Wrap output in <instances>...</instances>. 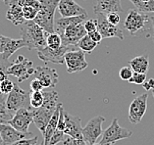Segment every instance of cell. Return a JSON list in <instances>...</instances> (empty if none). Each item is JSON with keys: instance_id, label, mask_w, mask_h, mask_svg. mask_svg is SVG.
Listing matches in <instances>:
<instances>
[{"instance_id": "2", "label": "cell", "mask_w": 154, "mask_h": 145, "mask_svg": "<svg viewBox=\"0 0 154 145\" xmlns=\"http://www.w3.org/2000/svg\"><path fill=\"white\" fill-rule=\"evenodd\" d=\"M21 38L29 50H39L46 46V33L33 20L25 21L20 25Z\"/></svg>"}, {"instance_id": "9", "label": "cell", "mask_w": 154, "mask_h": 145, "mask_svg": "<svg viewBox=\"0 0 154 145\" xmlns=\"http://www.w3.org/2000/svg\"><path fill=\"white\" fill-rule=\"evenodd\" d=\"M104 122L105 118L103 116H96L91 119L85 126L82 128V138L88 145L96 143L102 135V124Z\"/></svg>"}, {"instance_id": "21", "label": "cell", "mask_w": 154, "mask_h": 145, "mask_svg": "<svg viewBox=\"0 0 154 145\" xmlns=\"http://www.w3.org/2000/svg\"><path fill=\"white\" fill-rule=\"evenodd\" d=\"M6 19L15 26H20L26 21L23 14V7L11 4L6 12Z\"/></svg>"}, {"instance_id": "18", "label": "cell", "mask_w": 154, "mask_h": 145, "mask_svg": "<svg viewBox=\"0 0 154 145\" xmlns=\"http://www.w3.org/2000/svg\"><path fill=\"white\" fill-rule=\"evenodd\" d=\"M27 135H29L28 133H23L17 131L12 125L0 122V137L2 138L4 145H10L20 139L26 138Z\"/></svg>"}, {"instance_id": "34", "label": "cell", "mask_w": 154, "mask_h": 145, "mask_svg": "<svg viewBox=\"0 0 154 145\" xmlns=\"http://www.w3.org/2000/svg\"><path fill=\"white\" fill-rule=\"evenodd\" d=\"M63 145H88L84 140V138H74L69 135L65 136V138L62 141Z\"/></svg>"}, {"instance_id": "44", "label": "cell", "mask_w": 154, "mask_h": 145, "mask_svg": "<svg viewBox=\"0 0 154 145\" xmlns=\"http://www.w3.org/2000/svg\"><path fill=\"white\" fill-rule=\"evenodd\" d=\"M10 38H7V36L4 35H0V53H3L4 51L5 47H6V44L8 42Z\"/></svg>"}, {"instance_id": "33", "label": "cell", "mask_w": 154, "mask_h": 145, "mask_svg": "<svg viewBox=\"0 0 154 145\" xmlns=\"http://www.w3.org/2000/svg\"><path fill=\"white\" fill-rule=\"evenodd\" d=\"M14 83L9 79L3 80L2 83H0V92L3 94H9L14 88Z\"/></svg>"}, {"instance_id": "41", "label": "cell", "mask_w": 154, "mask_h": 145, "mask_svg": "<svg viewBox=\"0 0 154 145\" xmlns=\"http://www.w3.org/2000/svg\"><path fill=\"white\" fill-rule=\"evenodd\" d=\"M43 88L44 87L42 86V84H41V83L37 79L32 80V83H31V90L32 91H42Z\"/></svg>"}, {"instance_id": "36", "label": "cell", "mask_w": 154, "mask_h": 145, "mask_svg": "<svg viewBox=\"0 0 154 145\" xmlns=\"http://www.w3.org/2000/svg\"><path fill=\"white\" fill-rule=\"evenodd\" d=\"M106 19L110 24L118 26L120 21H121V17H120L119 13H117V12H111L106 15Z\"/></svg>"}, {"instance_id": "5", "label": "cell", "mask_w": 154, "mask_h": 145, "mask_svg": "<svg viewBox=\"0 0 154 145\" xmlns=\"http://www.w3.org/2000/svg\"><path fill=\"white\" fill-rule=\"evenodd\" d=\"M32 65L33 63L32 61H29V59L25 58L22 55H19L18 58L13 61L12 65L7 70V74L16 77L19 83H23L35 73Z\"/></svg>"}, {"instance_id": "3", "label": "cell", "mask_w": 154, "mask_h": 145, "mask_svg": "<svg viewBox=\"0 0 154 145\" xmlns=\"http://www.w3.org/2000/svg\"><path fill=\"white\" fill-rule=\"evenodd\" d=\"M151 25H153V17L137 9L130 10L124 22V28L131 35H137L138 32L151 31Z\"/></svg>"}, {"instance_id": "37", "label": "cell", "mask_w": 154, "mask_h": 145, "mask_svg": "<svg viewBox=\"0 0 154 145\" xmlns=\"http://www.w3.org/2000/svg\"><path fill=\"white\" fill-rule=\"evenodd\" d=\"M84 27L85 29V31L88 33L92 32L97 29V25H96V21L95 19H91L88 21L84 22Z\"/></svg>"}, {"instance_id": "6", "label": "cell", "mask_w": 154, "mask_h": 145, "mask_svg": "<svg viewBox=\"0 0 154 145\" xmlns=\"http://www.w3.org/2000/svg\"><path fill=\"white\" fill-rule=\"evenodd\" d=\"M29 94H31L29 92L24 90L18 84H15L13 90L9 94H7L5 101L7 109L15 114V112L22 107H31Z\"/></svg>"}, {"instance_id": "43", "label": "cell", "mask_w": 154, "mask_h": 145, "mask_svg": "<svg viewBox=\"0 0 154 145\" xmlns=\"http://www.w3.org/2000/svg\"><path fill=\"white\" fill-rule=\"evenodd\" d=\"M142 86L145 89V90H152L154 88V79H150L148 80H145L143 83H142Z\"/></svg>"}, {"instance_id": "16", "label": "cell", "mask_w": 154, "mask_h": 145, "mask_svg": "<svg viewBox=\"0 0 154 145\" xmlns=\"http://www.w3.org/2000/svg\"><path fill=\"white\" fill-rule=\"evenodd\" d=\"M57 9L62 17H73L81 15L88 16L86 10L79 5L75 0H60Z\"/></svg>"}, {"instance_id": "1", "label": "cell", "mask_w": 154, "mask_h": 145, "mask_svg": "<svg viewBox=\"0 0 154 145\" xmlns=\"http://www.w3.org/2000/svg\"><path fill=\"white\" fill-rule=\"evenodd\" d=\"M44 96L43 104L37 109H33V122L40 132L44 133L46 126L53 115L58 104V92L55 90L42 91Z\"/></svg>"}, {"instance_id": "25", "label": "cell", "mask_w": 154, "mask_h": 145, "mask_svg": "<svg viewBox=\"0 0 154 145\" xmlns=\"http://www.w3.org/2000/svg\"><path fill=\"white\" fill-rule=\"evenodd\" d=\"M97 45H98V43L93 41V40L89 38V35L88 33H86L77 44V46L80 48L81 50L84 51L85 53H91V52L97 47Z\"/></svg>"}, {"instance_id": "27", "label": "cell", "mask_w": 154, "mask_h": 145, "mask_svg": "<svg viewBox=\"0 0 154 145\" xmlns=\"http://www.w3.org/2000/svg\"><path fill=\"white\" fill-rule=\"evenodd\" d=\"M44 96L42 91H32L29 94V105L32 109H37L43 104Z\"/></svg>"}, {"instance_id": "45", "label": "cell", "mask_w": 154, "mask_h": 145, "mask_svg": "<svg viewBox=\"0 0 154 145\" xmlns=\"http://www.w3.org/2000/svg\"><path fill=\"white\" fill-rule=\"evenodd\" d=\"M8 79V74L4 71H0V83H2L3 80Z\"/></svg>"}, {"instance_id": "4", "label": "cell", "mask_w": 154, "mask_h": 145, "mask_svg": "<svg viewBox=\"0 0 154 145\" xmlns=\"http://www.w3.org/2000/svg\"><path fill=\"white\" fill-rule=\"evenodd\" d=\"M60 0H39L40 9L33 21L47 33L54 32V16Z\"/></svg>"}, {"instance_id": "12", "label": "cell", "mask_w": 154, "mask_h": 145, "mask_svg": "<svg viewBox=\"0 0 154 145\" xmlns=\"http://www.w3.org/2000/svg\"><path fill=\"white\" fill-rule=\"evenodd\" d=\"M69 47L70 46L64 45V44H62L58 48H50L48 46H45L39 50H37V56H38L39 60L44 63L51 62L54 63V64L61 65L63 63H65L64 56H65L66 52L70 50Z\"/></svg>"}, {"instance_id": "32", "label": "cell", "mask_w": 154, "mask_h": 145, "mask_svg": "<svg viewBox=\"0 0 154 145\" xmlns=\"http://www.w3.org/2000/svg\"><path fill=\"white\" fill-rule=\"evenodd\" d=\"M65 132L64 131H58V129H56V131L54 132V134L51 136V138L49 140V142H48L47 145H56L60 142H62L65 138Z\"/></svg>"}, {"instance_id": "19", "label": "cell", "mask_w": 154, "mask_h": 145, "mask_svg": "<svg viewBox=\"0 0 154 145\" xmlns=\"http://www.w3.org/2000/svg\"><path fill=\"white\" fill-rule=\"evenodd\" d=\"M94 14H104L107 15L111 12L122 13L124 10L121 5V0H96L93 5Z\"/></svg>"}, {"instance_id": "26", "label": "cell", "mask_w": 154, "mask_h": 145, "mask_svg": "<svg viewBox=\"0 0 154 145\" xmlns=\"http://www.w3.org/2000/svg\"><path fill=\"white\" fill-rule=\"evenodd\" d=\"M134 7L144 13H154V0H130Z\"/></svg>"}, {"instance_id": "48", "label": "cell", "mask_w": 154, "mask_h": 145, "mask_svg": "<svg viewBox=\"0 0 154 145\" xmlns=\"http://www.w3.org/2000/svg\"><path fill=\"white\" fill-rule=\"evenodd\" d=\"M152 93H153V97H154V88L152 89Z\"/></svg>"}, {"instance_id": "42", "label": "cell", "mask_w": 154, "mask_h": 145, "mask_svg": "<svg viewBox=\"0 0 154 145\" xmlns=\"http://www.w3.org/2000/svg\"><path fill=\"white\" fill-rule=\"evenodd\" d=\"M88 35H89V38H91L93 41H95V42H97V43H100L101 42V40L103 39V38H102V35H101V33L97 31H94V32H89V33H88Z\"/></svg>"}, {"instance_id": "22", "label": "cell", "mask_w": 154, "mask_h": 145, "mask_svg": "<svg viewBox=\"0 0 154 145\" xmlns=\"http://www.w3.org/2000/svg\"><path fill=\"white\" fill-rule=\"evenodd\" d=\"M85 15H81V16H73V17H62L60 19L55 21V29L56 32L60 33L65 28H67L68 26L75 25V24H80L84 23L86 20Z\"/></svg>"}, {"instance_id": "14", "label": "cell", "mask_w": 154, "mask_h": 145, "mask_svg": "<svg viewBox=\"0 0 154 145\" xmlns=\"http://www.w3.org/2000/svg\"><path fill=\"white\" fill-rule=\"evenodd\" d=\"M95 21L98 31L103 38H117L119 39H124V35L122 29L118 26L110 24L106 19V15L104 14H95Z\"/></svg>"}, {"instance_id": "17", "label": "cell", "mask_w": 154, "mask_h": 145, "mask_svg": "<svg viewBox=\"0 0 154 145\" xmlns=\"http://www.w3.org/2000/svg\"><path fill=\"white\" fill-rule=\"evenodd\" d=\"M81 122L82 119L80 117H75L65 111V134L74 138H82V128Z\"/></svg>"}, {"instance_id": "46", "label": "cell", "mask_w": 154, "mask_h": 145, "mask_svg": "<svg viewBox=\"0 0 154 145\" xmlns=\"http://www.w3.org/2000/svg\"><path fill=\"white\" fill-rule=\"evenodd\" d=\"M91 145H111V144H104V143L99 142V143H94V144H91Z\"/></svg>"}, {"instance_id": "23", "label": "cell", "mask_w": 154, "mask_h": 145, "mask_svg": "<svg viewBox=\"0 0 154 145\" xmlns=\"http://www.w3.org/2000/svg\"><path fill=\"white\" fill-rule=\"evenodd\" d=\"M129 64L134 72L146 74L149 69L148 55H141V56L134 57L129 62Z\"/></svg>"}, {"instance_id": "40", "label": "cell", "mask_w": 154, "mask_h": 145, "mask_svg": "<svg viewBox=\"0 0 154 145\" xmlns=\"http://www.w3.org/2000/svg\"><path fill=\"white\" fill-rule=\"evenodd\" d=\"M36 142H37V137L35 136V137H33V138H29V139H27V138L20 139L10 145H32V144H35Z\"/></svg>"}, {"instance_id": "28", "label": "cell", "mask_w": 154, "mask_h": 145, "mask_svg": "<svg viewBox=\"0 0 154 145\" xmlns=\"http://www.w3.org/2000/svg\"><path fill=\"white\" fill-rule=\"evenodd\" d=\"M62 38L58 32L46 33V46L50 48H58L62 45Z\"/></svg>"}, {"instance_id": "39", "label": "cell", "mask_w": 154, "mask_h": 145, "mask_svg": "<svg viewBox=\"0 0 154 145\" xmlns=\"http://www.w3.org/2000/svg\"><path fill=\"white\" fill-rule=\"evenodd\" d=\"M12 63L13 62L9 61V59H5L3 57L2 53H0V71H4V72L7 73V70L12 65Z\"/></svg>"}, {"instance_id": "30", "label": "cell", "mask_w": 154, "mask_h": 145, "mask_svg": "<svg viewBox=\"0 0 154 145\" xmlns=\"http://www.w3.org/2000/svg\"><path fill=\"white\" fill-rule=\"evenodd\" d=\"M38 13V9H36L33 6H24L23 7V14L26 21H32L36 17Z\"/></svg>"}, {"instance_id": "13", "label": "cell", "mask_w": 154, "mask_h": 145, "mask_svg": "<svg viewBox=\"0 0 154 145\" xmlns=\"http://www.w3.org/2000/svg\"><path fill=\"white\" fill-rule=\"evenodd\" d=\"M148 94L144 93L136 97L129 108V121L134 125L140 124L147 110Z\"/></svg>"}, {"instance_id": "24", "label": "cell", "mask_w": 154, "mask_h": 145, "mask_svg": "<svg viewBox=\"0 0 154 145\" xmlns=\"http://www.w3.org/2000/svg\"><path fill=\"white\" fill-rule=\"evenodd\" d=\"M23 47H27V44L24 41L23 39L20 38V39H13V38H9L8 42L6 44V47L4 51H3V57L5 59H9L10 56L15 53L16 51H18L19 49Z\"/></svg>"}, {"instance_id": "35", "label": "cell", "mask_w": 154, "mask_h": 145, "mask_svg": "<svg viewBox=\"0 0 154 145\" xmlns=\"http://www.w3.org/2000/svg\"><path fill=\"white\" fill-rule=\"evenodd\" d=\"M133 74H134V71H133V69L131 68V66L130 67L125 66V67H123L121 70H120L119 77H120V79H121L122 80L129 81V80L131 77V76H133Z\"/></svg>"}, {"instance_id": "10", "label": "cell", "mask_w": 154, "mask_h": 145, "mask_svg": "<svg viewBox=\"0 0 154 145\" xmlns=\"http://www.w3.org/2000/svg\"><path fill=\"white\" fill-rule=\"evenodd\" d=\"M64 61L69 74L82 72L88 68L85 52L79 48L78 50H68L64 56Z\"/></svg>"}, {"instance_id": "20", "label": "cell", "mask_w": 154, "mask_h": 145, "mask_svg": "<svg viewBox=\"0 0 154 145\" xmlns=\"http://www.w3.org/2000/svg\"><path fill=\"white\" fill-rule=\"evenodd\" d=\"M62 103H58L57 104V107H56V109L54 111L53 115H52V117L50 119L49 122H48V125L46 126V129L45 131L43 133V138H44V141H43V145H47L48 142H49V140L51 138V136L54 134V132L56 131V129H57V125H58V120H59V114H60V109H61L62 107Z\"/></svg>"}, {"instance_id": "51", "label": "cell", "mask_w": 154, "mask_h": 145, "mask_svg": "<svg viewBox=\"0 0 154 145\" xmlns=\"http://www.w3.org/2000/svg\"><path fill=\"white\" fill-rule=\"evenodd\" d=\"M3 1H4V0H3Z\"/></svg>"}, {"instance_id": "49", "label": "cell", "mask_w": 154, "mask_h": 145, "mask_svg": "<svg viewBox=\"0 0 154 145\" xmlns=\"http://www.w3.org/2000/svg\"><path fill=\"white\" fill-rule=\"evenodd\" d=\"M32 145H38V144H37V143H35V144H32Z\"/></svg>"}, {"instance_id": "7", "label": "cell", "mask_w": 154, "mask_h": 145, "mask_svg": "<svg viewBox=\"0 0 154 145\" xmlns=\"http://www.w3.org/2000/svg\"><path fill=\"white\" fill-rule=\"evenodd\" d=\"M32 122H33V110L31 109V107H22L15 112L13 118L7 122V124L12 125L19 131L32 134L29 131Z\"/></svg>"}, {"instance_id": "47", "label": "cell", "mask_w": 154, "mask_h": 145, "mask_svg": "<svg viewBox=\"0 0 154 145\" xmlns=\"http://www.w3.org/2000/svg\"><path fill=\"white\" fill-rule=\"evenodd\" d=\"M0 145H4V143H3V140H2L1 137H0Z\"/></svg>"}, {"instance_id": "11", "label": "cell", "mask_w": 154, "mask_h": 145, "mask_svg": "<svg viewBox=\"0 0 154 145\" xmlns=\"http://www.w3.org/2000/svg\"><path fill=\"white\" fill-rule=\"evenodd\" d=\"M86 31L84 27V23L75 24L68 26L59 33L62 38V43L64 45L77 46L78 42L86 35Z\"/></svg>"}, {"instance_id": "50", "label": "cell", "mask_w": 154, "mask_h": 145, "mask_svg": "<svg viewBox=\"0 0 154 145\" xmlns=\"http://www.w3.org/2000/svg\"><path fill=\"white\" fill-rule=\"evenodd\" d=\"M0 94H3V93H1V92H0Z\"/></svg>"}, {"instance_id": "31", "label": "cell", "mask_w": 154, "mask_h": 145, "mask_svg": "<svg viewBox=\"0 0 154 145\" xmlns=\"http://www.w3.org/2000/svg\"><path fill=\"white\" fill-rule=\"evenodd\" d=\"M145 80H146V74L134 72L133 76H131V77L129 80V83L137 84V85H142V83H143Z\"/></svg>"}, {"instance_id": "8", "label": "cell", "mask_w": 154, "mask_h": 145, "mask_svg": "<svg viewBox=\"0 0 154 145\" xmlns=\"http://www.w3.org/2000/svg\"><path fill=\"white\" fill-rule=\"evenodd\" d=\"M133 132L129 129L122 128L119 125L118 119H114L112 121L111 125L105 129L102 133V138H101L100 142L104 144H114L119 140L129 138L131 136Z\"/></svg>"}, {"instance_id": "15", "label": "cell", "mask_w": 154, "mask_h": 145, "mask_svg": "<svg viewBox=\"0 0 154 145\" xmlns=\"http://www.w3.org/2000/svg\"><path fill=\"white\" fill-rule=\"evenodd\" d=\"M33 77L40 81L44 88L55 87L59 80V75L56 70L49 66H38L35 69Z\"/></svg>"}, {"instance_id": "38", "label": "cell", "mask_w": 154, "mask_h": 145, "mask_svg": "<svg viewBox=\"0 0 154 145\" xmlns=\"http://www.w3.org/2000/svg\"><path fill=\"white\" fill-rule=\"evenodd\" d=\"M66 128V125H65V111H64L63 106L60 109V114H59V120H58V125H57V129L58 131H64Z\"/></svg>"}, {"instance_id": "29", "label": "cell", "mask_w": 154, "mask_h": 145, "mask_svg": "<svg viewBox=\"0 0 154 145\" xmlns=\"http://www.w3.org/2000/svg\"><path fill=\"white\" fill-rule=\"evenodd\" d=\"M4 3L6 5L15 4L21 7L24 6H33L36 9H40V2L39 0H4Z\"/></svg>"}]
</instances>
